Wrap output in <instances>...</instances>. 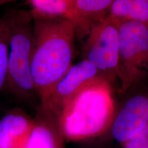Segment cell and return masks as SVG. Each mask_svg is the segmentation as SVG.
I'll use <instances>...</instances> for the list:
<instances>
[{
  "instance_id": "7",
  "label": "cell",
  "mask_w": 148,
  "mask_h": 148,
  "mask_svg": "<svg viewBox=\"0 0 148 148\" xmlns=\"http://www.w3.org/2000/svg\"><path fill=\"white\" fill-rule=\"evenodd\" d=\"M148 125V96L138 93L116 110L110 128L112 136L122 145Z\"/></svg>"
},
{
  "instance_id": "9",
  "label": "cell",
  "mask_w": 148,
  "mask_h": 148,
  "mask_svg": "<svg viewBox=\"0 0 148 148\" xmlns=\"http://www.w3.org/2000/svg\"><path fill=\"white\" fill-rule=\"evenodd\" d=\"M63 140L56 119L38 108L25 148H64Z\"/></svg>"
},
{
  "instance_id": "8",
  "label": "cell",
  "mask_w": 148,
  "mask_h": 148,
  "mask_svg": "<svg viewBox=\"0 0 148 148\" xmlns=\"http://www.w3.org/2000/svg\"><path fill=\"white\" fill-rule=\"evenodd\" d=\"M34 119L18 109L10 111L0 119V148H25Z\"/></svg>"
},
{
  "instance_id": "15",
  "label": "cell",
  "mask_w": 148,
  "mask_h": 148,
  "mask_svg": "<svg viewBox=\"0 0 148 148\" xmlns=\"http://www.w3.org/2000/svg\"><path fill=\"white\" fill-rule=\"evenodd\" d=\"M12 1H14V0H0V6H1V5H4L7 3L11 2Z\"/></svg>"
},
{
  "instance_id": "10",
  "label": "cell",
  "mask_w": 148,
  "mask_h": 148,
  "mask_svg": "<svg viewBox=\"0 0 148 148\" xmlns=\"http://www.w3.org/2000/svg\"><path fill=\"white\" fill-rule=\"evenodd\" d=\"M114 0H75L73 22L76 29V36H85L91 24L106 16Z\"/></svg>"
},
{
  "instance_id": "13",
  "label": "cell",
  "mask_w": 148,
  "mask_h": 148,
  "mask_svg": "<svg viewBox=\"0 0 148 148\" xmlns=\"http://www.w3.org/2000/svg\"><path fill=\"white\" fill-rule=\"evenodd\" d=\"M9 52V30L5 12L0 16V92L4 88L6 79Z\"/></svg>"
},
{
  "instance_id": "5",
  "label": "cell",
  "mask_w": 148,
  "mask_h": 148,
  "mask_svg": "<svg viewBox=\"0 0 148 148\" xmlns=\"http://www.w3.org/2000/svg\"><path fill=\"white\" fill-rule=\"evenodd\" d=\"M84 44V60L92 63L101 76L117 80L119 68V21L106 15L93 22Z\"/></svg>"
},
{
  "instance_id": "11",
  "label": "cell",
  "mask_w": 148,
  "mask_h": 148,
  "mask_svg": "<svg viewBox=\"0 0 148 148\" xmlns=\"http://www.w3.org/2000/svg\"><path fill=\"white\" fill-rule=\"evenodd\" d=\"M107 15L118 21H134L148 25V0H114Z\"/></svg>"
},
{
  "instance_id": "1",
  "label": "cell",
  "mask_w": 148,
  "mask_h": 148,
  "mask_svg": "<svg viewBox=\"0 0 148 148\" xmlns=\"http://www.w3.org/2000/svg\"><path fill=\"white\" fill-rule=\"evenodd\" d=\"M75 36L71 20L33 16L31 69L40 102L73 64Z\"/></svg>"
},
{
  "instance_id": "14",
  "label": "cell",
  "mask_w": 148,
  "mask_h": 148,
  "mask_svg": "<svg viewBox=\"0 0 148 148\" xmlns=\"http://www.w3.org/2000/svg\"><path fill=\"white\" fill-rule=\"evenodd\" d=\"M123 148H148V125L140 133L121 145Z\"/></svg>"
},
{
  "instance_id": "3",
  "label": "cell",
  "mask_w": 148,
  "mask_h": 148,
  "mask_svg": "<svg viewBox=\"0 0 148 148\" xmlns=\"http://www.w3.org/2000/svg\"><path fill=\"white\" fill-rule=\"evenodd\" d=\"M4 12L8 24L9 52L3 88L19 100L31 101L36 96L38 97L31 69L32 14L30 10L14 8L8 9Z\"/></svg>"
},
{
  "instance_id": "4",
  "label": "cell",
  "mask_w": 148,
  "mask_h": 148,
  "mask_svg": "<svg viewBox=\"0 0 148 148\" xmlns=\"http://www.w3.org/2000/svg\"><path fill=\"white\" fill-rule=\"evenodd\" d=\"M119 33L117 80L124 93L148 74V25L119 21Z\"/></svg>"
},
{
  "instance_id": "12",
  "label": "cell",
  "mask_w": 148,
  "mask_h": 148,
  "mask_svg": "<svg viewBox=\"0 0 148 148\" xmlns=\"http://www.w3.org/2000/svg\"><path fill=\"white\" fill-rule=\"evenodd\" d=\"M75 0H27L33 16L71 20Z\"/></svg>"
},
{
  "instance_id": "2",
  "label": "cell",
  "mask_w": 148,
  "mask_h": 148,
  "mask_svg": "<svg viewBox=\"0 0 148 148\" xmlns=\"http://www.w3.org/2000/svg\"><path fill=\"white\" fill-rule=\"evenodd\" d=\"M116 111L112 83L99 77L64 101L56 121L64 139L80 141L108 131Z\"/></svg>"
},
{
  "instance_id": "6",
  "label": "cell",
  "mask_w": 148,
  "mask_h": 148,
  "mask_svg": "<svg viewBox=\"0 0 148 148\" xmlns=\"http://www.w3.org/2000/svg\"><path fill=\"white\" fill-rule=\"evenodd\" d=\"M99 77L102 76L95 66L88 60L82 59L72 64L48 95L40 101L38 108L56 119L64 101L79 89Z\"/></svg>"
}]
</instances>
